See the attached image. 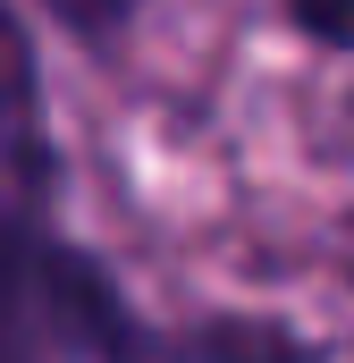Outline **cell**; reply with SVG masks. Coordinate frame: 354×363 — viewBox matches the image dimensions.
<instances>
[{
  "mask_svg": "<svg viewBox=\"0 0 354 363\" xmlns=\"http://www.w3.org/2000/svg\"><path fill=\"white\" fill-rule=\"evenodd\" d=\"M152 338L101 262L42 228V186L0 178V363H144Z\"/></svg>",
  "mask_w": 354,
  "mask_h": 363,
  "instance_id": "obj_1",
  "label": "cell"
},
{
  "mask_svg": "<svg viewBox=\"0 0 354 363\" xmlns=\"http://www.w3.org/2000/svg\"><path fill=\"white\" fill-rule=\"evenodd\" d=\"M0 178L42 186V101H34V51L0 0Z\"/></svg>",
  "mask_w": 354,
  "mask_h": 363,
  "instance_id": "obj_2",
  "label": "cell"
},
{
  "mask_svg": "<svg viewBox=\"0 0 354 363\" xmlns=\"http://www.w3.org/2000/svg\"><path fill=\"white\" fill-rule=\"evenodd\" d=\"M152 355H169V363H321V347H304L278 321H202L185 338H152Z\"/></svg>",
  "mask_w": 354,
  "mask_h": 363,
  "instance_id": "obj_3",
  "label": "cell"
},
{
  "mask_svg": "<svg viewBox=\"0 0 354 363\" xmlns=\"http://www.w3.org/2000/svg\"><path fill=\"white\" fill-rule=\"evenodd\" d=\"M42 9H51L76 43H93V51H101V43H118V34H127V17H135V0H42Z\"/></svg>",
  "mask_w": 354,
  "mask_h": 363,
  "instance_id": "obj_4",
  "label": "cell"
},
{
  "mask_svg": "<svg viewBox=\"0 0 354 363\" xmlns=\"http://www.w3.org/2000/svg\"><path fill=\"white\" fill-rule=\"evenodd\" d=\"M287 17H295L312 43H329V51H354V0H287Z\"/></svg>",
  "mask_w": 354,
  "mask_h": 363,
  "instance_id": "obj_5",
  "label": "cell"
}]
</instances>
